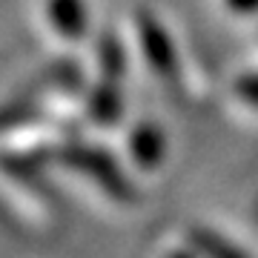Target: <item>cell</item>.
I'll list each match as a JSON object with an SVG mask.
<instances>
[{
    "instance_id": "cell-4",
    "label": "cell",
    "mask_w": 258,
    "mask_h": 258,
    "mask_svg": "<svg viewBox=\"0 0 258 258\" xmlns=\"http://www.w3.org/2000/svg\"><path fill=\"white\" fill-rule=\"evenodd\" d=\"M129 149H132V158L149 169L164 158V138L152 123H138L132 138H129Z\"/></svg>"
},
{
    "instance_id": "cell-2",
    "label": "cell",
    "mask_w": 258,
    "mask_h": 258,
    "mask_svg": "<svg viewBox=\"0 0 258 258\" xmlns=\"http://www.w3.org/2000/svg\"><path fill=\"white\" fill-rule=\"evenodd\" d=\"M46 18L60 37L78 40L86 32V6L83 0H46Z\"/></svg>"
},
{
    "instance_id": "cell-1",
    "label": "cell",
    "mask_w": 258,
    "mask_h": 258,
    "mask_svg": "<svg viewBox=\"0 0 258 258\" xmlns=\"http://www.w3.org/2000/svg\"><path fill=\"white\" fill-rule=\"evenodd\" d=\"M72 164L81 166L89 178H95V181H98L112 198H129V195H132L129 184L120 178V172L112 166L109 158H103L101 152H92V149H86V152H83V149H75L72 152Z\"/></svg>"
},
{
    "instance_id": "cell-7",
    "label": "cell",
    "mask_w": 258,
    "mask_h": 258,
    "mask_svg": "<svg viewBox=\"0 0 258 258\" xmlns=\"http://www.w3.org/2000/svg\"><path fill=\"white\" fill-rule=\"evenodd\" d=\"M235 89H238V95H241L247 103L258 106V75H247V78H241Z\"/></svg>"
},
{
    "instance_id": "cell-3",
    "label": "cell",
    "mask_w": 258,
    "mask_h": 258,
    "mask_svg": "<svg viewBox=\"0 0 258 258\" xmlns=\"http://www.w3.org/2000/svg\"><path fill=\"white\" fill-rule=\"evenodd\" d=\"M138 29H141V46L147 49L152 69H155V72H161V75L172 72V66H175V52H172V46H169L166 35L161 32V26H158L152 18L141 15Z\"/></svg>"
},
{
    "instance_id": "cell-8",
    "label": "cell",
    "mask_w": 258,
    "mask_h": 258,
    "mask_svg": "<svg viewBox=\"0 0 258 258\" xmlns=\"http://www.w3.org/2000/svg\"><path fill=\"white\" fill-rule=\"evenodd\" d=\"M227 6L238 15H249V12L258 9V0H227Z\"/></svg>"
},
{
    "instance_id": "cell-6",
    "label": "cell",
    "mask_w": 258,
    "mask_h": 258,
    "mask_svg": "<svg viewBox=\"0 0 258 258\" xmlns=\"http://www.w3.org/2000/svg\"><path fill=\"white\" fill-rule=\"evenodd\" d=\"M92 109H95V115H98L101 120H115V118H118L120 103H118V98H115L109 89H101V92L95 95Z\"/></svg>"
},
{
    "instance_id": "cell-5",
    "label": "cell",
    "mask_w": 258,
    "mask_h": 258,
    "mask_svg": "<svg viewBox=\"0 0 258 258\" xmlns=\"http://www.w3.org/2000/svg\"><path fill=\"white\" fill-rule=\"evenodd\" d=\"M198 244H201V249H204L210 258H244L238 249L227 247V244H224L218 235H207V232H201V235H198Z\"/></svg>"
}]
</instances>
